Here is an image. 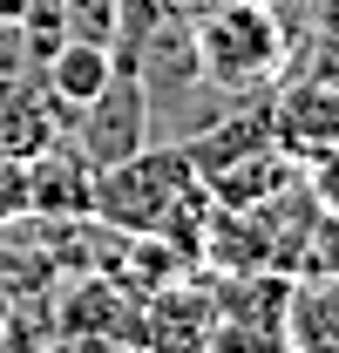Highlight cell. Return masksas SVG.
Instances as JSON below:
<instances>
[{
  "label": "cell",
  "mask_w": 339,
  "mask_h": 353,
  "mask_svg": "<svg viewBox=\"0 0 339 353\" xmlns=\"http://www.w3.org/2000/svg\"><path fill=\"white\" fill-rule=\"evenodd\" d=\"M190 41H197V68L217 95H271V82L292 61L285 14L271 0H224V7L190 14Z\"/></svg>",
  "instance_id": "1"
},
{
  "label": "cell",
  "mask_w": 339,
  "mask_h": 353,
  "mask_svg": "<svg viewBox=\"0 0 339 353\" xmlns=\"http://www.w3.org/2000/svg\"><path fill=\"white\" fill-rule=\"evenodd\" d=\"M271 123H278V143L292 157L339 143V41L312 34L292 48L285 75L271 82Z\"/></svg>",
  "instance_id": "2"
},
{
  "label": "cell",
  "mask_w": 339,
  "mask_h": 353,
  "mask_svg": "<svg viewBox=\"0 0 339 353\" xmlns=\"http://www.w3.org/2000/svg\"><path fill=\"white\" fill-rule=\"evenodd\" d=\"M68 136L82 143V157L95 170L123 163V157H136V150L150 143V95H143V75H136L129 54H116V75L102 82V95H95L88 109H75Z\"/></svg>",
  "instance_id": "3"
},
{
  "label": "cell",
  "mask_w": 339,
  "mask_h": 353,
  "mask_svg": "<svg viewBox=\"0 0 339 353\" xmlns=\"http://www.w3.org/2000/svg\"><path fill=\"white\" fill-rule=\"evenodd\" d=\"M28 218H54V224L95 218V163L82 157V143L68 130L28 157Z\"/></svg>",
  "instance_id": "4"
},
{
  "label": "cell",
  "mask_w": 339,
  "mask_h": 353,
  "mask_svg": "<svg viewBox=\"0 0 339 353\" xmlns=\"http://www.w3.org/2000/svg\"><path fill=\"white\" fill-rule=\"evenodd\" d=\"M298 176V157L271 136V143H258V150H238V157H224L217 170H204L197 183L211 190V204H224V211H245V204H258V197H271V190H285Z\"/></svg>",
  "instance_id": "5"
},
{
  "label": "cell",
  "mask_w": 339,
  "mask_h": 353,
  "mask_svg": "<svg viewBox=\"0 0 339 353\" xmlns=\"http://www.w3.org/2000/svg\"><path fill=\"white\" fill-rule=\"evenodd\" d=\"M116 75V48L109 41H75V34H61V41L41 54V88L54 95V109L75 123V109H88L102 82Z\"/></svg>",
  "instance_id": "6"
},
{
  "label": "cell",
  "mask_w": 339,
  "mask_h": 353,
  "mask_svg": "<svg viewBox=\"0 0 339 353\" xmlns=\"http://www.w3.org/2000/svg\"><path fill=\"white\" fill-rule=\"evenodd\" d=\"M285 347L292 353H339V272L292 279V299H285Z\"/></svg>",
  "instance_id": "7"
},
{
  "label": "cell",
  "mask_w": 339,
  "mask_h": 353,
  "mask_svg": "<svg viewBox=\"0 0 339 353\" xmlns=\"http://www.w3.org/2000/svg\"><path fill=\"white\" fill-rule=\"evenodd\" d=\"M116 14H123V0H61V34L116 48Z\"/></svg>",
  "instance_id": "8"
},
{
  "label": "cell",
  "mask_w": 339,
  "mask_h": 353,
  "mask_svg": "<svg viewBox=\"0 0 339 353\" xmlns=\"http://www.w3.org/2000/svg\"><path fill=\"white\" fill-rule=\"evenodd\" d=\"M298 170H305V183H312L319 211H339V143H326V150H305V157H298Z\"/></svg>",
  "instance_id": "9"
},
{
  "label": "cell",
  "mask_w": 339,
  "mask_h": 353,
  "mask_svg": "<svg viewBox=\"0 0 339 353\" xmlns=\"http://www.w3.org/2000/svg\"><path fill=\"white\" fill-rule=\"evenodd\" d=\"M7 218H28V157L0 150V224Z\"/></svg>",
  "instance_id": "10"
},
{
  "label": "cell",
  "mask_w": 339,
  "mask_h": 353,
  "mask_svg": "<svg viewBox=\"0 0 339 353\" xmlns=\"http://www.w3.org/2000/svg\"><path fill=\"white\" fill-rule=\"evenodd\" d=\"M204 7H224V0H170V14H183V21H190V14H204Z\"/></svg>",
  "instance_id": "11"
},
{
  "label": "cell",
  "mask_w": 339,
  "mask_h": 353,
  "mask_svg": "<svg viewBox=\"0 0 339 353\" xmlns=\"http://www.w3.org/2000/svg\"><path fill=\"white\" fill-rule=\"evenodd\" d=\"M21 7H28V0H0V21H21Z\"/></svg>",
  "instance_id": "12"
}]
</instances>
